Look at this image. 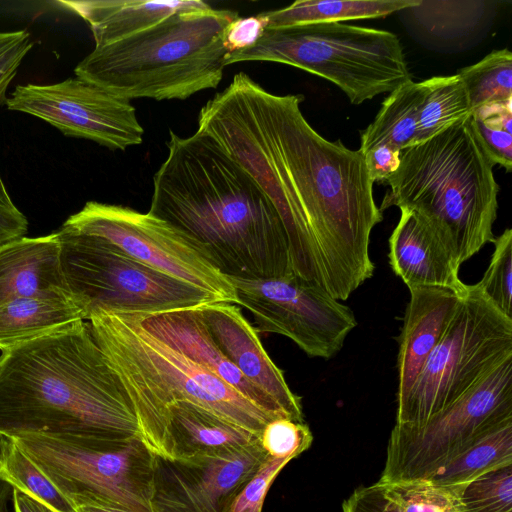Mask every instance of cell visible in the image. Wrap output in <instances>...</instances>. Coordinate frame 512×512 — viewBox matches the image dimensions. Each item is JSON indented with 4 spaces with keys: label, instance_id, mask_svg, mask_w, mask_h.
<instances>
[{
    "label": "cell",
    "instance_id": "cell-31",
    "mask_svg": "<svg viewBox=\"0 0 512 512\" xmlns=\"http://www.w3.org/2000/svg\"><path fill=\"white\" fill-rule=\"evenodd\" d=\"M486 1H424L409 8L433 33L457 36L476 26L488 14Z\"/></svg>",
    "mask_w": 512,
    "mask_h": 512
},
{
    "label": "cell",
    "instance_id": "cell-7",
    "mask_svg": "<svg viewBox=\"0 0 512 512\" xmlns=\"http://www.w3.org/2000/svg\"><path fill=\"white\" fill-rule=\"evenodd\" d=\"M268 61L294 66L337 85L353 104L411 81L398 37L342 22L266 29L253 46L226 57V66Z\"/></svg>",
    "mask_w": 512,
    "mask_h": 512
},
{
    "label": "cell",
    "instance_id": "cell-41",
    "mask_svg": "<svg viewBox=\"0 0 512 512\" xmlns=\"http://www.w3.org/2000/svg\"><path fill=\"white\" fill-rule=\"evenodd\" d=\"M13 497L15 512H57L15 488Z\"/></svg>",
    "mask_w": 512,
    "mask_h": 512
},
{
    "label": "cell",
    "instance_id": "cell-32",
    "mask_svg": "<svg viewBox=\"0 0 512 512\" xmlns=\"http://www.w3.org/2000/svg\"><path fill=\"white\" fill-rule=\"evenodd\" d=\"M456 496L459 512H512V465L477 478Z\"/></svg>",
    "mask_w": 512,
    "mask_h": 512
},
{
    "label": "cell",
    "instance_id": "cell-20",
    "mask_svg": "<svg viewBox=\"0 0 512 512\" xmlns=\"http://www.w3.org/2000/svg\"><path fill=\"white\" fill-rule=\"evenodd\" d=\"M39 296L71 297L62 270L58 232L23 236L0 246V304Z\"/></svg>",
    "mask_w": 512,
    "mask_h": 512
},
{
    "label": "cell",
    "instance_id": "cell-16",
    "mask_svg": "<svg viewBox=\"0 0 512 512\" xmlns=\"http://www.w3.org/2000/svg\"><path fill=\"white\" fill-rule=\"evenodd\" d=\"M197 310L223 355L247 380L270 396L288 419L304 422L301 398L290 389L283 371L269 357L258 332L239 306L213 301Z\"/></svg>",
    "mask_w": 512,
    "mask_h": 512
},
{
    "label": "cell",
    "instance_id": "cell-25",
    "mask_svg": "<svg viewBox=\"0 0 512 512\" xmlns=\"http://www.w3.org/2000/svg\"><path fill=\"white\" fill-rule=\"evenodd\" d=\"M423 93L422 81L412 80L392 91L373 122L361 133L359 150L365 154L375 147L387 145L402 151L416 145Z\"/></svg>",
    "mask_w": 512,
    "mask_h": 512
},
{
    "label": "cell",
    "instance_id": "cell-21",
    "mask_svg": "<svg viewBox=\"0 0 512 512\" xmlns=\"http://www.w3.org/2000/svg\"><path fill=\"white\" fill-rule=\"evenodd\" d=\"M163 431L168 458L188 459L247 447L259 435L190 401L166 406Z\"/></svg>",
    "mask_w": 512,
    "mask_h": 512
},
{
    "label": "cell",
    "instance_id": "cell-23",
    "mask_svg": "<svg viewBox=\"0 0 512 512\" xmlns=\"http://www.w3.org/2000/svg\"><path fill=\"white\" fill-rule=\"evenodd\" d=\"M86 321L68 296L15 298L0 304V350L45 335L57 328Z\"/></svg>",
    "mask_w": 512,
    "mask_h": 512
},
{
    "label": "cell",
    "instance_id": "cell-2",
    "mask_svg": "<svg viewBox=\"0 0 512 512\" xmlns=\"http://www.w3.org/2000/svg\"><path fill=\"white\" fill-rule=\"evenodd\" d=\"M255 93L316 244L326 290L346 300L374 273L370 236L383 219L364 154L317 133L301 112L303 95H276L258 83Z\"/></svg>",
    "mask_w": 512,
    "mask_h": 512
},
{
    "label": "cell",
    "instance_id": "cell-15",
    "mask_svg": "<svg viewBox=\"0 0 512 512\" xmlns=\"http://www.w3.org/2000/svg\"><path fill=\"white\" fill-rule=\"evenodd\" d=\"M267 453L258 439L230 452L171 459L155 455L154 512H228Z\"/></svg>",
    "mask_w": 512,
    "mask_h": 512
},
{
    "label": "cell",
    "instance_id": "cell-34",
    "mask_svg": "<svg viewBox=\"0 0 512 512\" xmlns=\"http://www.w3.org/2000/svg\"><path fill=\"white\" fill-rule=\"evenodd\" d=\"M259 440L268 456L291 461L311 446L313 435L305 422L277 418L265 425Z\"/></svg>",
    "mask_w": 512,
    "mask_h": 512
},
{
    "label": "cell",
    "instance_id": "cell-3",
    "mask_svg": "<svg viewBox=\"0 0 512 512\" xmlns=\"http://www.w3.org/2000/svg\"><path fill=\"white\" fill-rule=\"evenodd\" d=\"M0 433L108 439L141 435L132 403L88 321L1 352Z\"/></svg>",
    "mask_w": 512,
    "mask_h": 512
},
{
    "label": "cell",
    "instance_id": "cell-38",
    "mask_svg": "<svg viewBox=\"0 0 512 512\" xmlns=\"http://www.w3.org/2000/svg\"><path fill=\"white\" fill-rule=\"evenodd\" d=\"M473 119L482 144L492 162L510 172L512 169V132L485 123L474 116Z\"/></svg>",
    "mask_w": 512,
    "mask_h": 512
},
{
    "label": "cell",
    "instance_id": "cell-30",
    "mask_svg": "<svg viewBox=\"0 0 512 512\" xmlns=\"http://www.w3.org/2000/svg\"><path fill=\"white\" fill-rule=\"evenodd\" d=\"M0 478L57 512H78L51 480L6 436Z\"/></svg>",
    "mask_w": 512,
    "mask_h": 512
},
{
    "label": "cell",
    "instance_id": "cell-40",
    "mask_svg": "<svg viewBox=\"0 0 512 512\" xmlns=\"http://www.w3.org/2000/svg\"><path fill=\"white\" fill-rule=\"evenodd\" d=\"M28 221L16 208L0 207V246L23 237L27 233Z\"/></svg>",
    "mask_w": 512,
    "mask_h": 512
},
{
    "label": "cell",
    "instance_id": "cell-1",
    "mask_svg": "<svg viewBox=\"0 0 512 512\" xmlns=\"http://www.w3.org/2000/svg\"><path fill=\"white\" fill-rule=\"evenodd\" d=\"M149 213L176 229L227 278L294 273L282 221L254 178L210 135L171 129Z\"/></svg>",
    "mask_w": 512,
    "mask_h": 512
},
{
    "label": "cell",
    "instance_id": "cell-5",
    "mask_svg": "<svg viewBox=\"0 0 512 512\" xmlns=\"http://www.w3.org/2000/svg\"><path fill=\"white\" fill-rule=\"evenodd\" d=\"M237 17L211 6L174 13L134 36L95 47L75 75L129 101L187 99L222 81L229 54L223 37Z\"/></svg>",
    "mask_w": 512,
    "mask_h": 512
},
{
    "label": "cell",
    "instance_id": "cell-6",
    "mask_svg": "<svg viewBox=\"0 0 512 512\" xmlns=\"http://www.w3.org/2000/svg\"><path fill=\"white\" fill-rule=\"evenodd\" d=\"M88 322L132 403L144 442L155 455L168 458L163 416L174 401L195 403L259 436L268 422L277 419L150 335L136 314L99 311Z\"/></svg>",
    "mask_w": 512,
    "mask_h": 512
},
{
    "label": "cell",
    "instance_id": "cell-39",
    "mask_svg": "<svg viewBox=\"0 0 512 512\" xmlns=\"http://www.w3.org/2000/svg\"><path fill=\"white\" fill-rule=\"evenodd\" d=\"M401 151L391 146L375 147L364 154L366 166L373 182L386 183L398 169Z\"/></svg>",
    "mask_w": 512,
    "mask_h": 512
},
{
    "label": "cell",
    "instance_id": "cell-35",
    "mask_svg": "<svg viewBox=\"0 0 512 512\" xmlns=\"http://www.w3.org/2000/svg\"><path fill=\"white\" fill-rule=\"evenodd\" d=\"M290 462L267 456L251 479L233 499L228 512H262L267 492L280 471Z\"/></svg>",
    "mask_w": 512,
    "mask_h": 512
},
{
    "label": "cell",
    "instance_id": "cell-12",
    "mask_svg": "<svg viewBox=\"0 0 512 512\" xmlns=\"http://www.w3.org/2000/svg\"><path fill=\"white\" fill-rule=\"evenodd\" d=\"M228 280L235 290V304L253 316L257 332L288 337L310 357L332 358L357 326L348 306L294 273Z\"/></svg>",
    "mask_w": 512,
    "mask_h": 512
},
{
    "label": "cell",
    "instance_id": "cell-36",
    "mask_svg": "<svg viewBox=\"0 0 512 512\" xmlns=\"http://www.w3.org/2000/svg\"><path fill=\"white\" fill-rule=\"evenodd\" d=\"M33 42L26 30L0 32V105L6 101V90L15 77Z\"/></svg>",
    "mask_w": 512,
    "mask_h": 512
},
{
    "label": "cell",
    "instance_id": "cell-14",
    "mask_svg": "<svg viewBox=\"0 0 512 512\" xmlns=\"http://www.w3.org/2000/svg\"><path fill=\"white\" fill-rule=\"evenodd\" d=\"M7 108L48 122L64 135L124 151L143 142L144 129L127 99L80 79L50 85H18Z\"/></svg>",
    "mask_w": 512,
    "mask_h": 512
},
{
    "label": "cell",
    "instance_id": "cell-44",
    "mask_svg": "<svg viewBox=\"0 0 512 512\" xmlns=\"http://www.w3.org/2000/svg\"><path fill=\"white\" fill-rule=\"evenodd\" d=\"M0 207L4 208H16L14 203L12 202L7 189L4 185V182L0 176Z\"/></svg>",
    "mask_w": 512,
    "mask_h": 512
},
{
    "label": "cell",
    "instance_id": "cell-42",
    "mask_svg": "<svg viewBox=\"0 0 512 512\" xmlns=\"http://www.w3.org/2000/svg\"><path fill=\"white\" fill-rule=\"evenodd\" d=\"M5 439L6 436L0 433V456ZM13 493L14 487L0 478V512H15Z\"/></svg>",
    "mask_w": 512,
    "mask_h": 512
},
{
    "label": "cell",
    "instance_id": "cell-33",
    "mask_svg": "<svg viewBox=\"0 0 512 512\" xmlns=\"http://www.w3.org/2000/svg\"><path fill=\"white\" fill-rule=\"evenodd\" d=\"M493 244L488 268L476 284L502 314L512 319V230L507 228Z\"/></svg>",
    "mask_w": 512,
    "mask_h": 512
},
{
    "label": "cell",
    "instance_id": "cell-26",
    "mask_svg": "<svg viewBox=\"0 0 512 512\" xmlns=\"http://www.w3.org/2000/svg\"><path fill=\"white\" fill-rule=\"evenodd\" d=\"M420 0H298L281 9L265 11L267 29L385 17L417 6Z\"/></svg>",
    "mask_w": 512,
    "mask_h": 512
},
{
    "label": "cell",
    "instance_id": "cell-9",
    "mask_svg": "<svg viewBox=\"0 0 512 512\" xmlns=\"http://www.w3.org/2000/svg\"><path fill=\"white\" fill-rule=\"evenodd\" d=\"M57 232L65 281L86 321L99 311L146 315L217 301L133 259L103 238L63 226Z\"/></svg>",
    "mask_w": 512,
    "mask_h": 512
},
{
    "label": "cell",
    "instance_id": "cell-28",
    "mask_svg": "<svg viewBox=\"0 0 512 512\" xmlns=\"http://www.w3.org/2000/svg\"><path fill=\"white\" fill-rule=\"evenodd\" d=\"M422 84L416 144L472 115L466 87L458 74L432 77Z\"/></svg>",
    "mask_w": 512,
    "mask_h": 512
},
{
    "label": "cell",
    "instance_id": "cell-37",
    "mask_svg": "<svg viewBox=\"0 0 512 512\" xmlns=\"http://www.w3.org/2000/svg\"><path fill=\"white\" fill-rule=\"evenodd\" d=\"M268 20L262 13L255 16L237 17L226 28L223 43L230 53L253 47L267 29Z\"/></svg>",
    "mask_w": 512,
    "mask_h": 512
},
{
    "label": "cell",
    "instance_id": "cell-17",
    "mask_svg": "<svg viewBox=\"0 0 512 512\" xmlns=\"http://www.w3.org/2000/svg\"><path fill=\"white\" fill-rule=\"evenodd\" d=\"M136 316L150 335L220 378L255 406L276 418H287L270 396L247 380L223 355L197 307Z\"/></svg>",
    "mask_w": 512,
    "mask_h": 512
},
{
    "label": "cell",
    "instance_id": "cell-22",
    "mask_svg": "<svg viewBox=\"0 0 512 512\" xmlns=\"http://www.w3.org/2000/svg\"><path fill=\"white\" fill-rule=\"evenodd\" d=\"M59 3L87 22L95 47L134 36L174 13L210 6L200 0H88Z\"/></svg>",
    "mask_w": 512,
    "mask_h": 512
},
{
    "label": "cell",
    "instance_id": "cell-43",
    "mask_svg": "<svg viewBox=\"0 0 512 512\" xmlns=\"http://www.w3.org/2000/svg\"><path fill=\"white\" fill-rule=\"evenodd\" d=\"M78 512H129L126 510L108 507V506H99V505H82L76 508Z\"/></svg>",
    "mask_w": 512,
    "mask_h": 512
},
{
    "label": "cell",
    "instance_id": "cell-4",
    "mask_svg": "<svg viewBox=\"0 0 512 512\" xmlns=\"http://www.w3.org/2000/svg\"><path fill=\"white\" fill-rule=\"evenodd\" d=\"M494 166L470 115L401 151L379 209L396 206L415 213L460 267L495 240Z\"/></svg>",
    "mask_w": 512,
    "mask_h": 512
},
{
    "label": "cell",
    "instance_id": "cell-18",
    "mask_svg": "<svg viewBox=\"0 0 512 512\" xmlns=\"http://www.w3.org/2000/svg\"><path fill=\"white\" fill-rule=\"evenodd\" d=\"M466 285L460 289H409L410 299L398 338L397 406L405 401L429 355L451 325L461 305Z\"/></svg>",
    "mask_w": 512,
    "mask_h": 512
},
{
    "label": "cell",
    "instance_id": "cell-8",
    "mask_svg": "<svg viewBox=\"0 0 512 512\" xmlns=\"http://www.w3.org/2000/svg\"><path fill=\"white\" fill-rule=\"evenodd\" d=\"M77 508L154 512L155 454L141 435L123 439L46 434L10 437Z\"/></svg>",
    "mask_w": 512,
    "mask_h": 512
},
{
    "label": "cell",
    "instance_id": "cell-24",
    "mask_svg": "<svg viewBox=\"0 0 512 512\" xmlns=\"http://www.w3.org/2000/svg\"><path fill=\"white\" fill-rule=\"evenodd\" d=\"M342 512H459L457 496L428 480L361 486L343 502Z\"/></svg>",
    "mask_w": 512,
    "mask_h": 512
},
{
    "label": "cell",
    "instance_id": "cell-29",
    "mask_svg": "<svg viewBox=\"0 0 512 512\" xmlns=\"http://www.w3.org/2000/svg\"><path fill=\"white\" fill-rule=\"evenodd\" d=\"M457 74L466 87L472 113L512 100V54L508 49L494 50Z\"/></svg>",
    "mask_w": 512,
    "mask_h": 512
},
{
    "label": "cell",
    "instance_id": "cell-10",
    "mask_svg": "<svg viewBox=\"0 0 512 512\" xmlns=\"http://www.w3.org/2000/svg\"><path fill=\"white\" fill-rule=\"evenodd\" d=\"M511 357L512 319L502 314L477 284H467L451 325L407 398L397 406L395 424H424Z\"/></svg>",
    "mask_w": 512,
    "mask_h": 512
},
{
    "label": "cell",
    "instance_id": "cell-27",
    "mask_svg": "<svg viewBox=\"0 0 512 512\" xmlns=\"http://www.w3.org/2000/svg\"><path fill=\"white\" fill-rule=\"evenodd\" d=\"M508 465H512V420L486 434L427 480L457 494L477 478Z\"/></svg>",
    "mask_w": 512,
    "mask_h": 512
},
{
    "label": "cell",
    "instance_id": "cell-13",
    "mask_svg": "<svg viewBox=\"0 0 512 512\" xmlns=\"http://www.w3.org/2000/svg\"><path fill=\"white\" fill-rule=\"evenodd\" d=\"M103 238L133 259L193 285L217 301L235 304V290L169 223L132 208L87 202L62 225Z\"/></svg>",
    "mask_w": 512,
    "mask_h": 512
},
{
    "label": "cell",
    "instance_id": "cell-19",
    "mask_svg": "<svg viewBox=\"0 0 512 512\" xmlns=\"http://www.w3.org/2000/svg\"><path fill=\"white\" fill-rule=\"evenodd\" d=\"M388 246L392 271L411 288L446 287L460 289V267L446 247L415 213L401 209Z\"/></svg>",
    "mask_w": 512,
    "mask_h": 512
},
{
    "label": "cell",
    "instance_id": "cell-11",
    "mask_svg": "<svg viewBox=\"0 0 512 512\" xmlns=\"http://www.w3.org/2000/svg\"><path fill=\"white\" fill-rule=\"evenodd\" d=\"M509 420H512V357L424 424H395L379 481L427 480Z\"/></svg>",
    "mask_w": 512,
    "mask_h": 512
}]
</instances>
